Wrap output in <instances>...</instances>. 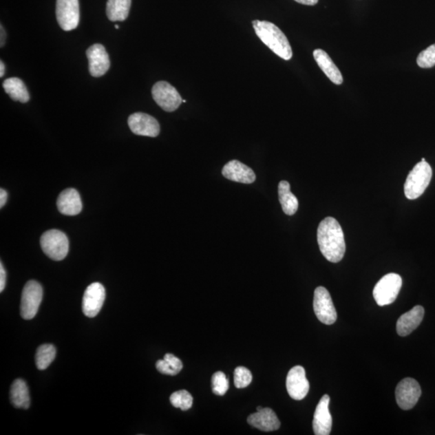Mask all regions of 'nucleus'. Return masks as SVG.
<instances>
[{
	"instance_id": "4",
	"label": "nucleus",
	"mask_w": 435,
	"mask_h": 435,
	"mask_svg": "<svg viewBox=\"0 0 435 435\" xmlns=\"http://www.w3.org/2000/svg\"><path fill=\"white\" fill-rule=\"evenodd\" d=\"M41 246L43 252L56 262L63 261L69 253L67 236L59 230H50L41 235Z\"/></svg>"
},
{
	"instance_id": "2",
	"label": "nucleus",
	"mask_w": 435,
	"mask_h": 435,
	"mask_svg": "<svg viewBox=\"0 0 435 435\" xmlns=\"http://www.w3.org/2000/svg\"><path fill=\"white\" fill-rule=\"evenodd\" d=\"M253 25L259 39L274 54L286 61L292 59L291 45L280 28L268 21H254Z\"/></svg>"
},
{
	"instance_id": "3",
	"label": "nucleus",
	"mask_w": 435,
	"mask_h": 435,
	"mask_svg": "<svg viewBox=\"0 0 435 435\" xmlns=\"http://www.w3.org/2000/svg\"><path fill=\"white\" fill-rule=\"evenodd\" d=\"M432 167L421 162L410 172L404 186L405 195L410 200H417L427 190L432 178Z\"/></svg>"
},
{
	"instance_id": "16",
	"label": "nucleus",
	"mask_w": 435,
	"mask_h": 435,
	"mask_svg": "<svg viewBox=\"0 0 435 435\" xmlns=\"http://www.w3.org/2000/svg\"><path fill=\"white\" fill-rule=\"evenodd\" d=\"M223 175L226 179L235 182L252 184L256 181L253 170L237 160H231L224 165Z\"/></svg>"
},
{
	"instance_id": "13",
	"label": "nucleus",
	"mask_w": 435,
	"mask_h": 435,
	"mask_svg": "<svg viewBox=\"0 0 435 435\" xmlns=\"http://www.w3.org/2000/svg\"><path fill=\"white\" fill-rule=\"evenodd\" d=\"M127 123L131 131L136 135L157 137L160 134L158 121L146 113H134L129 116Z\"/></svg>"
},
{
	"instance_id": "32",
	"label": "nucleus",
	"mask_w": 435,
	"mask_h": 435,
	"mask_svg": "<svg viewBox=\"0 0 435 435\" xmlns=\"http://www.w3.org/2000/svg\"><path fill=\"white\" fill-rule=\"evenodd\" d=\"M7 274L3 263L0 264V292H3L6 286Z\"/></svg>"
},
{
	"instance_id": "22",
	"label": "nucleus",
	"mask_w": 435,
	"mask_h": 435,
	"mask_svg": "<svg viewBox=\"0 0 435 435\" xmlns=\"http://www.w3.org/2000/svg\"><path fill=\"white\" fill-rule=\"evenodd\" d=\"M10 397L12 403L16 408L23 410L30 408V391L25 381L17 379L12 383Z\"/></svg>"
},
{
	"instance_id": "37",
	"label": "nucleus",
	"mask_w": 435,
	"mask_h": 435,
	"mask_svg": "<svg viewBox=\"0 0 435 435\" xmlns=\"http://www.w3.org/2000/svg\"><path fill=\"white\" fill-rule=\"evenodd\" d=\"M262 409H264V408L262 407V406H258V407H257V411H259V410H262Z\"/></svg>"
},
{
	"instance_id": "26",
	"label": "nucleus",
	"mask_w": 435,
	"mask_h": 435,
	"mask_svg": "<svg viewBox=\"0 0 435 435\" xmlns=\"http://www.w3.org/2000/svg\"><path fill=\"white\" fill-rule=\"evenodd\" d=\"M170 403L175 408L187 411L192 407L193 396L187 390H179L170 396Z\"/></svg>"
},
{
	"instance_id": "24",
	"label": "nucleus",
	"mask_w": 435,
	"mask_h": 435,
	"mask_svg": "<svg viewBox=\"0 0 435 435\" xmlns=\"http://www.w3.org/2000/svg\"><path fill=\"white\" fill-rule=\"evenodd\" d=\"M131 0H108L107 16L113 22L124 21L129 15Z\"/></svg>"
},
{
	"instance_id": "23",
	"label": "nucleus",
	"mask_w": 435,
	"mask_h": 435,
	"mask_svg": "<svg viewBox=\"0 0 435 435\" xmlns=\"http://www.w3.org/2000/svg\"><path fill=\"white\" fill-rule=\"evenodd\" d=\"M3 87L4 91L14 101H20L23 103L30 101V93H28L25 84L21 79L18 78H8L3 82Z\"/></svg>"
},
{
	"instance_id": "39",
	"label": "nucleus",
	"mask_w": 435,
	"mask_h": 435,
	"mask_svg": "<svg viewBox=\"0 0 435 435\" xmlns=\"http://www.w3.org/2000/svg\"><path fill=\"white\" fill-rule=\"evenodd\" d=\"M422 162H425V158H423V159H422Z\"/></svg>"
},
{
	"instance_id": "36",
	"label": "nucleus",
	"mask_w": 435,
	"mask_h": 435,
	"mask_svg": "<svg viewBox=\"0 0 435 435\" xmlns=\"http://www.w3.org/2000/svg\"><path fill=\"white\" fill-rule=\"evenodd\" d=\"M4 72H6V65H4L1 61V63H0V77H3Z\"/></svg>"
},
{
	"instance_id": "9",
	"label": "nucleus",
	"mask_w": 435,
	"mask_h": 435,
	"mask_svg": "<svg viewBox=\"0 0 435 435\" xmlns=\"http://www.w3.org/2000/svg\"><path fill=\"white\" fill-rule=\"evenodd\" d=\"M153 98L158 105L167 112L176 111L182 98L175 87L167 82L156 83L152 89Z\"/></svg>"
},
{
	"instance_id": "33",
	"label": "nucleus",
	"mask_w": 435,
	"mask_h": 435,
	"mask_svg": "<svg viewBox=\"0 0 435 435\" xmlns=\"http://www.w3.org/2000/svg\"><path fill=\"white\" fill-rule=\"evenodd\" d=\"M8 200V193L3 189L0 190V207L3 208L6 204Z\"/></svg>"
},
{
	"instance_id": "27",
	"label": "nucleus",
	"mask_w": 435,
	"mask_h": 435,
	"mask_svg": "<svg viewBox=\"0 0 435 435\" xmlns=\"http://www.w3.org/2000/svg\"><path fill=\"white\" fill-rule=\"evenodd\" d=\"M212 391L215 395L224 396L229 390V381L223 372H217L211 379Z\"/></svg>"
},
{
	"instance_id": "11",
	"label": "nucleus",
	"mask_w": 435,
	"mask_h": 435,
	"mask_svg": "<svg viewBox=\"0 0 435 435\" xmlns=\"http://www.w3.org/2000/svg\"><path fill=\"white\" fill-rule=\"evenodd\" d=\"M106 299L105 288L102 284H91L84 293L83 299V311L89 318H94L101 310Z\"/></svg>"
},
{
	"instance_id": "8",
	"label": "nucleus",
	"mask_w": 435,
	"mask_h": 435,
	"mask_svg": "<svg viewBox=\"0 0 435 435\" xmlns=\"http://www.w3.org/2000/svg\"><path fill=\"white\" fill-rule=\"evenodd\" d=\"M56 16L61 30H75L80 21L78 0H56Z\"/></svg>"
},
{
	"instance_id": "10",
	"label": "nucleus",
	"mask_w": 435,
	"mask_h": 435,
	"mask_svg": "<svg viewBox=\"0 0 435 435\" xmlns=\"http://www.w3.org/2000/svg\"><path fill=\"white\" fill-rule=\"evenodd\" d=\"M422 394V390L417 381L412 378H405L396 386V400L401 409H413Z\"/></svg>"
},
{
	"instance_id": "30",
	"label": "nucleus",
	"mask_w": 435,
	"mask_h": 435,
	"mask_svg": "<svg viewBox=\"0 0 435 435\" xmlns=\"http://www.w3.org/2000/svg\"><path fill=\"white\" fill-rule=\"evenodd\" d=\"M164 359L169 363V365L173 368V370L177 372V374L182 371L183 365L180 359L175 357L174 354L167 353L165 354Z\"/></svg>"
},
{
	"instance_id": "20",
	"label": "nucleus",
	"mask_w": 435,
	"mask_h": 435,
	"mask_svg": "<svg viewBox=\"0 0 435 435\" xmlns=\"http://www.w3.org/2000/svg\"><path fill=\"white\" fill-rule=\"evenodd\" d=\"M313 55L317 64L323 71L326 77L333 83L341 85L343 82L342 74L330 56L321 49L315 50Z\"/></svg>"
},
{
	"instance_id": "18",
	"label": "nucleus",
	"mask_w": 435,
	"mask_h": 435,
	"mask_svg": "<svg viewBox=\"0 0 435 435\" xmlns=\"http://www.w3.org/2000/svg\"><path fill=\"white\" fill-rule=\"evenodd\" d=\"M248 423L253 427L262 430V432H273L281 427L277 414L270 408H264L257 413L251 414L248 418Z\"/></svg>"
},
{
	"instance_id": "17",
	"label": "nucleus",
	"mask_w": 435,
	"mask_h": 435,
	"mask_svg": "<svg viewBox=\"0 0 435 435\" xmlns=\"http://www.w3.org/2000/svg\"><path fill=\"white\" fill-rule=\"evenodd\" d=\"M425 310L423 306H416L401 315L396 323V332L400 337H407L422 323L424 318Z\"/></svg>"
},
{
	"instance_id": "15",
	"label": "nucleus",
	"mask_w": 435,
	"mask_h": 435,
	"mask_svg": "<svg viewBox=\"0 0 435 435\" xmlns=\"http://www.w3.org/2000/svg\"><path fill=\"white\" fill-rule=\"evenodd\" d=\"M330 396L325 394L317 405L313 429L316 435H329L332 428V417L329 410Z\"/></svg>"
},
{
	"instance_id": "1",
	"label": "nucleus",
	"mask_w": 435,
	"mask_h": 435,
	"mask_svg": "<svg viewBox=\"0 0 435 435\" xmlns=\"http://www.w3.org/2000/svg\"><path fill=\"white\" fill-rule=\"evenodd\" d=\"M317 239L321 254L328 262L342 261L346 252L344 234L339 222L332 217H326L319 224Z\"/></svg>"
},
{
	"instance_id": "25",
	"label": "nucleus",
	"mask_w": 435,
	"mask_h": 435,
	"mask_svg": "<svg viewBox=\"0 0 435 435\" xmlns=\"http://www.w3.org/2000/svg\"><path fill=\"white\" fill-rule=\"evenodd\" d=\"M56 348L53 344H43L37 348L36 365L39 370H45L51 365L56 357Z\"/></svg>"
},
{
	"instance_id": "31",
	"label": "nucleus",
	"mask_w": 435,
	"mask_h": 435,
	"mask_svg": "<svg viewBox=\"0 0 435 435\" xmlns=\"http://www.w3.org/2000/svg\"><path fill=\"white\" fill-rule=\"evenodd\" d=\"M156 368H157L158 371L162 373V374L169 376L177 375V372L173 370V368L170 366L169 363L165 361L164 359H160V361L156 363Z\"/></svg>"
},
{
	"instance_id": "40",
	"label": "nucleus",
	"mask_w": 435,
	"mask_h": 435,
	"mask_svg": "<svg viewBox=\"0 0 435 435\" xmlns=\"http://www.w3.org/2000/svg\"><path fill=\"white\" fill-rule=\"evenodd\" d=\"M182 103H187V100H182Z\"/></svg>"
},
{
	"instance_id": "35",
	"label": "nucleus",
	"mask_w": 435,
	"mask_h": 435,
	"mask_svg": "<svg viewBox=\"0 0 435 435\" xmlns=\"http://www.w3.org/2000/svg\"><path fill=\"white\" fill-rule=\"evenodd\" d=\"M6 30H4V28H3V26L1 25V41H0V42H1V47L4 45V43H6Z\"/></svg>"
},
{
	"instance_id": "7",
	"label": "nucleus",
	"mask_w": 435,
	"mask_h": 435,
	"mask_svg": "<svg viewBox=\"0 0 435 435\" xmlns=\"http://www.w3.org/2000/svg\"><path fill=\"white\" fill-rule=\"evenodd\" d=\"M314 310L317 318L326 325H332L337 320L332 297L326 288L319 286L315 290Z\"/></svg>"
},
{
	"instance_id": "6",
	"label": "nucleus",
	"mask_w": 435,
	"mask_h": 435,
	"mask_svg": "<svg viewBox=\"0 0 435 435\" xmlns=\"http://www.w3.org/2000/svg\"><path fill=\"white\" fill-rule=\"evenodd\" d=\"M42 299H43V288L41 284L36 281L28 282L22 292L21 304L22 318L25 320L34 318L39 312Z\"/></svg>"
},
{
	"instance_id": "19",
	"label": "nucleus",
	"mask_w": 435,
	"mask_h": 435,
	"mask_svg": "<svg viewBox=\"0 0 435 435\" xmlns=\"http://www.w3.org/2000/svg\"><path fill=\"white\" fill-rule=\"evenodd\" d=\"M59 211L65 215L74 216L83 210L81 197L74 189H66L60 193L56 201Z\"/></svg>"
},
{
	"instance_id": "28",
	"label": "nucleus",
	"mask_w": 435,
	"mask_h": 435,
	"mask_svg": "<svg viewBox=\"0 0 435 435\" xmlns=\"http://www.w3.org/2000/svg\"><path fill=\"white\" fill-rule=\"evenodd\" d=\"M253 381L252 372L245 367L236 368L234 371V384L238 389L248 387Z\"/></svg>"
},
{
	"instance_id": "29",
	"label": "nucleus",
	"mask_w": 435,
	"mask_h": 435,
	"mask_svg": "<svg viewBox=\"0 0 435 435\" xmlns=\"http://www.w3.org/2000/svg\"><path fill=\"white\" fill-rule=\"evenodd\" d=\"M417 63L421 68H432L435 65V44L421 52L417 59Z\"/></svg>"
},
{
	"instance_id": "14",
	"label": "nucleus",
	"mask_w": 435,
	"mask_h": 435,
	"mask_svg": "<svg viewBox=\"0 0 435 435\" xmlns=\"http://www.w3.org/2000/svg\"><path fill=\"white\" fill-rule=\"evenodd\" d=\"M87 56L89 61V71L93 77L103 76L110 68V59L103 45L94 44L89 47L87 50Z\"/></svg>"
},
{
	"instance_id": "5",
	"label": "nucleus",
	"mask_w": 435,
	"mask_h": 435,
	"mask_svg": "<svg viewBox=\"0 0 435 435\" xmlns=\"http://www.w3.org/2000/svg\"><path fill=\"white\" fill-rule=\"evenodd\" d=\"M403 279L396 273L386 274L383 277L373 290V297L378 306H385L394 304L399 296Z\"/></svg>"
},
{
	"instance_id": "38",
	"label": "nucleus",
	"mask_w": 435,
	"mask_h": 435,
	"mask_svg": "<svg viewBox=\"0 0 435 435\" xmlns=\"http://www.w3.org/2000/svg\"><path fill=\"white\" fill-rule=\"evenodd\" d=\"M115 27H116V30H119V28H120L119 25H116Z\"/></svg>"
},
{
	"instance_id": "12",
	"label": "nucleus",
	"mask_w": 435,
	"mask_h": 435,
	"mask_svg": "<svg viewBox=\"0 0 435 435\" xmlns=\"http://www.w3.org/2000/svg\"><path fill=\"white\" fill-rule=\"evenodd\" d=\"M286 389L288 395L294 400L301 401L308 394L310 384L304 367L295 366L288 372Z\"/></svg>"
},
{
	"instance_id": "21",
	"label": "nucleus",
	"mask_w": 435,
	"mask_h": 435,
	"mask_svg": "<svg viewBox=\"0 0 435 435\" xmlns=\"http://www.w3.org/2000/svg\"><path fill=\"white\" fill-rule=\"evenodd\" d=\"M279 201L282 210L287 215H294L299 209V201L290 191V185L287 181H282L278 186Z\"/></svg>"
},
{
	"instance_id": "34",
	"label": "nucleus",
	"mask_w": 435,
	"mask_h": 435,
	"mask_svg": "<svg viewBox=\"0 0 435 435\" xmlns=\"http://www.w3.org/2000/svg\"><path fill=\"white\" fill-rule=\"evenodd\" d=\"M295 1L304 6H314L318 3L319 0H295Z\"/></svg>"
}]
</instances>
